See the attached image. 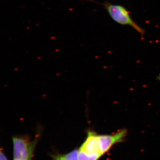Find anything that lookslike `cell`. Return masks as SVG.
I'll return each mask as SVG.
<instances>
[{
    "mask_svg": "<svg viewBox=\"0 0 160 160\" xmlns=\"http://www.w3.org/2000/svg\"><path fill=\"white\" fill-rule=\"evenodd\" d=\"M102 5L114 22L122 26H130L139 33L142 39H144L146 32L145 29L133 20L130 12L126 7L107 1L103 3Z\"/></svg>",
    "mask_w": 160,
    "mask_h": 160,
    "instance_id": "obj_1",
    "label": "cell"
},
{
    "mask_svg": "<svg viewBox=\"0 0 160 160\" xmlns=\"http://www.w3.org/2000/svg\"><path fill=\"white\" fill-rule=\"evenodd\" d=\"M13 145V160H29L33 151L36 142H31L25 136L12 138Z\"/></svg>",
    "mask_w": 160,
    "mask_h": 160,
    "instance_id": "obj_2",
    "label": "cell"
},
{
    "mask_svg": "<svg viewBox=\"0 0 160 160\" xmlns=\"http://www.w3.org/2000/svg\"><path fill=\"white\" fill-rule=\"evenodd\" d=\"M127 134L126 129H122L113 135H98L100 149L102 154L107 152L116 143L122 141Z\"/></svg>",
    "mask_w": 160,
    "mask_h": 160,
    "instance_id": "obj_3",
    "label": "cell"
},
{
    "mask_svg": "<svg viewBox=\"0 0 160 160\" xmlns=\"http://www.w3.org/2000/svg\"><path fill=\"white\" fill-rule=\"evenodd\" d=\"M79 150L89 155H102L100 149L98 135L97 134L94 132H88L87 137Z\"/></svg>",
    "mask_w": 160,
    "mask_h": 160,
    "instance_id": "obj_4",
    "label": "cell"
},
{
    "mask_svg": "<svg viewBox=\"0 0 160 160\" xmlns=\"http://www.w3.org/2000/svg\"><path fill=\"white\" fill-rule=\"evenodd\" d=\"M79 150H73L67 154L60 156L57 157L55 160H79Z\"/></svg>",
    "mask_w": 160,
    "mask_h": 160,
    "instance_id": "obj_5",
    "label": "cell"
},
{
    "mask_svg": "<svg viewBox=\"0 0 160 160\" xmlns=\"http://www.w3.org/2000/svg\"><path fill=\"white\" fill-rule=\"evenodd\" d=\"M101 155H89L82 150H79V160H98L101 158Z\"/></svg>",
    "mask_w": 160,
    "mask_h": 160,
    "instance_id": "obj_6",
    "label": "cell"
},
{
    "mask_svg": "<svg viewBox=\"0 0 160 160\" xmlns=\"http://www.w3.org/2000/svg\"><path fill=\"white\" fill-rule=\"evenodd\" d=\"M0 160H8L5 154L2 151L0 153Z\"/></svg>",
    "mask_w": 160,
    "mask_h": 160,
    "instance_id": "obj_7",
    "label": "cell"
},
{
    "mask_svg": "<svg viewBox=\"0 0 160 160\" xmlns=\"http://www.w3.org/2000/svg\"><path fill=\"white\" fill-rule=\"evenodd\" d=\"M32 153H31V154H30V157H29V160H31L32 155Z\"/></svg>",
    "mask_w": 160,
    "mask_h": 160,
    "instance_id": "obj_8",
    "label": "cell"
}]
</instances>
